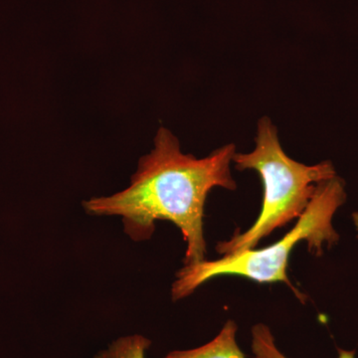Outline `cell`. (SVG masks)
<instances>
[{
    "label": "cell",
    "mask_w": 358,
    "mask_h": 358,
    "mask_svg": "<svg viewBox=\"0 0 358 358\" xmlns=\"http://www.w3.org/2000/svg\"><path fill=\"white\" fill-rule=\"evenodd\" d=\"M235 154V145L229 143L196 159L183 154L176 136L160 128L154 150L141 157L129 187L85 201L84 208L91 215L121 216L124 232L134 241L150 239L155 221H169L186 242L185 265L202 262L207 253L205 203L213 188L236 189L231 173Z\"/></svg>",
    "instance_id": "obj_1"
},
{
    "label": "cell",
    "mask_w": 358,
    "mask_h": 358,
    "mask_svg": "<svg viewBox=\"0 0 358 358\" xmlns=\"http://www.w3.org/2000/svg\"><path fill=\"white\" fill-rule=\"evenodd\" d=\"M345 200V181L338 176L317 183L307 208L280 241L263 249L245 250L217 260L185 265L176 273L171 288L173 300H182L214 278L239 275L259 284L284 282L305 301L303 294L289 281V256L300 242H307L308 251L317 256L322 255L326 245L333 247L338 243L339 235L334 229L333 219Z\"/></svg>",
    "instance_id": "obj_2"
},
{
    "label": "cell",
    "mask_w": 358,
    "mask_h": 358,
    "mask_svg": "<svg viewBox=\"0 0 358 358\" xmlns=\"http://www.w3.org/2000/svg\"><path fill=\"white\" fill-rule=\"evenodd\" d=\"M255 141V148L251 152H236L233 162L239 171H256L262 179L261 211L248 229L219 242L216 251L222 256L255 248L275 229L300 217L310 203L317 183L336 176L329 160L306 166L291 159L282 150L277 128L267 117L258 122Z\"/></svg>",
    "instance_id": "obj_3"
},
{
    "label": "cell",
    "mask_w": 358,
    "mask_h": 358,
    "mask_svg": "<svg viewBox=\"0 0 358 358\" xmlns=\"http://www.w3.org/2000/svg\"><path fill=\"white\" fill-rule=\"evenodd\" d=\"M236 322L228 320L220 333L206 345L188 350H174L164 358H246L238 345Z\"/></svg>",
    "instance_id": "obj_4"
},
{
    "label": "cell",
    "mask_w": 358,
    "mask_h": 358,
    "mask_svg": "<svg viewBox=\"0 0 358 358\" xmlns=\"http://www.w3.org/2000/svg\"><path fill=\"white\" fill-rule=\"evenodd\" d=\"M252 352L255 358H288L275 345L274 334L265 324L252 327ZM338 358H355L353 350H338Z\"/></svg>",
    "instance_id": "obj_5"
},
{
    "label": "cell",
    "mask_w": 358,
    "mask_h": 358,
    "mask_svg": "<svg viewBox=\"0 0 358 358\" xmlns=\"http://www.w3.org/2000/svg\"><path fill=\"white\" fill-rule=\"evenodd\" d=\"M150 345V339L138 334L122 336L95 358H145V352Z\"/></svg>",
    "instance_id": "obj_6"
},
{
    "label": "cell",
    "mask_w": 358,
    "mask_h": 358,
    "mask_svg": "<svg viewBox=\"0 0 358 358\" xmlns=\"http://www.w3.org/2000/svg\"><path fill=\"white\" fill-rule=\"evenodd\" d=\"M352 220L353 224H355V229L357 231L358 234V212H355V213L352 214ZM358 237V235H357Z\"/></svg>",
    "instance_id": "obj_7"
}]
</instances>
